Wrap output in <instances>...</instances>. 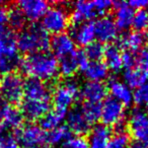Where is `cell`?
Returning <instances> with one entry per match:
<instances>
[{"label": "cell", "instance_id": "cell-30", "mask_svg": "<svg viewBox=\"0 0 148 148\" xmlns=\"http://www.w3.org/2000/svg\"><path fill=\"white\" fill-rule=\"evenodd\" d=\"M132 27L135 32L147 33L148 32V9H140L134 12Z\"/></svg>", "mask_w": 148, "mask_h": 148}, {"label": "cell", "instance_id": "cell-45", "mask_svg": "<svg viewBox=\"0 0 148 148\" xmlns=\"http://www.w3.org/2000/svg\"><path fill=\"white\" fill-rule=\"evenodd\" d=\"M146 107H147V110H148V103H146Z\"/></svg>", "mask_w": 148, "mask_h": 148}, {"label": "cell", "instance_id": "cell-1", "mask_svg": "<svg viewBox=\"0 0 148 148\" xmlns=\"http://www.w3.org/2000/svg\"><path fill=\"white\" fill-rule=\"evenodd\" d=\"M19 67L29 78L39 79L46 83L55 80L59 75L57 58L49 52L29 54L21 60Z\"/></svg>", "mask_w": 148, "mask_h": 148}, {"label": "cell", "instance_id": "cell-34", "mask_svg": "<svg viewBox=\"0 0 148 148\" xmlns=\"http://www.w3.org/2000/svg\"><path fill=\"white\" fill-rule=\"evenodd\" d=\"M105 49L106 47L103 46V44L95 41L85 47L84 53L89 61H101V58H103Z\"/></svg>", "mask_w": 148, "mask_h": 148}, {"label": "cell", "instance_id": "cell-36", "mask_svg": "<svg viewBox=\"0 0 148 148\" xmlns=\"http://www.w3.org/2000/svg\"><path fill=\"white\" fill-rule=\"evenodd\" d=\"M133 103L139 107L148 103V82L135 88V91L133 92Z\"/></svg>", "mask_w": 148, "mask_h": 148}, {"label": "cell", "instance_id": "cell-25", "mask_svg": "<svg viewBox=\"0 0 148 148\" xmlns=\"http://www.w3.org/2000/svg\"><path fill=\"white\" fill-rule=\"evenodd\" d=\"M103 58H105V63L109 70L117 73L123 69L122 52L119 46L113 45V44L107 46L105 49Z\"/></svg>", "mask_w": 148, "mask_h": 148}, {"label": "cell", "instance_id": "cell-2", "mask_svg": "<svg viewBox=\"0 0 148 148\" xmlns=\"http://www.w3.org/2000/svg\"><path fill=\"white\" fill-rule=\"evenodd\" d=\"M51 38L42 25L33 23L23 29L16 36L18 51L27 55L38 52H47L50 48Z\"/></svg>", "mask_w": 148, "mask_h": 148}, {"label": "cell", "instance_id": "cell-38", "mask_svg": "<svg viewBox=\"0 0 148 148\" xmlns=\"http://www.w3.org/2000/svg\"><path fill=\"white\" fill-rule=\"evenodd\" d=\"M122 64H123V68L125 70H129L136 67V64H137L136 54L129 51H126L124 53H122Z\"/></svg>", "mask_w": 148, "mask_h": 148}, {"label": "cell", "instance_id": "cell-33", "mask_svg": "<svg viewBox=\"0 0 148 148\" xmlns=\"http://www.w3.org/2000/svg\"><path fill=\"white\" fill-rule=\"evenodd\" d=\"M80 108L91 126L97 123L101 118V103H85L84 101V103L80 106Z\"/></svg>", "mask_w": 148, "mask_h": 148}, {"label": "cell", "instance_id": "cell-19", "mask_svg": "<svg viewBox=\"0 0 148 148\" xmlns=\"http://www.w3.org/2000/svg\"><path fill=\"white\" fill-rule=\"evenodd\" d=\"M112 130L110 127L99 124L93 126L88 132L87 144L88 148H108L112 138Z\"/></svg>", "mask_w": 148, "mask_h": 148}, {"label": "cell", "instance_id": "cell-23", "mask_svg": "<svg viewBox=\"0 0 148 148\" xmlns=\"http://www.w3.org/2000/svg\"><path fill=\"white\" fill-rule=\"evenodd\" d=\"M115 14L114 21L118 29L127 31L132 27V21L134 16V10L129 6L127 2H115Z\"/></svg>", "mask_w": 148, "mask_h": 148}, {"label": "cell", "instance_id": "cell-13", "mask_svg": "<svg viewBox=\"0 0 148 148\" xmlns=\"http://www.w3.org/2000/svg\"><path fill=\"white\" fill-rule=\"evenodd\" d=\"M66 122H67V128L70 130V132L76 134L77 136H82L88 133L92 127L87 121L80 106L72 108L69 112H67Z\"/></svg>", "mask_w": 148, "mask_h": 148}, {"label": "cell", "instance_id": "cell-31", "mask_svg": "<svg viewBox=\"0 0 148 148\" xmlns=\"http://www.w3.org/2000/svg\"><path fill=\"white\" fill-rule=\"evenodd\" d=\"M19 143L14 133L0 125V148H18Z\"/></svg>", "mask_w": 148, "mask_h": 148}, {"label": "cell", "instance_id": "cell-5", "mask_svg": "<svg viewBox=\"0 0 148 148\" xmlns=\"http://www.w3.org/2000/svg\"><path fill=\"white\" fill-rule=\"evenodd\" d=\"M126 110L121 103L114 99L113 97H106L101 105V118L103 125L110 127L114 126L117 131H125Z\"/></svg>", "mask_w": 148, "mask_h": 148}, {"label": "cell", "instance_id": "cell-37", "mask_svg": "<svg viewBox=\"0 0 148 148\" xmlns=\"http://www.w3.org/2000/svg\"><path fill=\"white\" fill-rule=\"evenodd\" d=\"M64 148H88L87 140L82 136H76L71 137L65 144L63 145Z\"/></svg>", "mask_w": 148, "mask_h": 148}, {"label": "cell", "instance_id": "cell-17", "mask_svg": "<svg viewBox=\"0 0 148 148\" xmlns=\"http://www.w3.org/2000/svg\"><path fill=\"white\" fill-rule=\"evenodd\" d=\"M108 87L103 82L86 81L80 86V97L85 103H99L107 97Z\"/></svg>", "mask_w": 148, "mask_h": 148}, {"label": "cell", "instance_id": "cell-18", "mask_svg": "<svg viewBox=\"0 0 148 148\" xmlns=\"http://www.w3.org/2000/svg\"><path fill=\"white\" fill-rule=\"evenodd\" d=\"M50 47L56 58H64L75 51V43L69 34H59L53 37L50 42Z\"/></svg>", "mask_w": 148, "mask_h": 148}, {"label": "cell", "instance_id": "cell-39", "mask_svg": "<svg viewBox=\"0 0 148 148\" xmlns=\"http://www.w3.org/2000/svg\"><path fill=\"white\" fill-rule=\"evenodd\" d=\"M136 61L139 67H148V45L142 48L136 55Z\"/></svg>", "mask_w": 148, "mask_h": 148}, {"label": "cell", "instance_id": "cell-3", "mask_svg": "<svg viewBox=\"0 0 148 148\" xmlns=\"http://www.w3.org/2000/svg\"><path fill=\"white\" fill-rule=\"evenodd\" d=\"M113 3L109 0L95 1H77L73 3L71 18L75 23L90 21L92 18L105 16L111 9Z\"/></svg>", "mask_w": 148, "mask_h": 148}, {"label": "cell", "instance_id": "cell-40", "mask_svg": "<svg viewBox=\"0 0 148 148\" xmlns=\"http://www.w3.org/2000/svg\"><path fill=\"white\" fill-rule=\"evenodd\" d=\"M129 6L132 9H136V10H140V9H146L148 6V1L147 0H132L128 2Z\"/></svg>", "mask_w": 148, "mask_h": 148}, {"label": "cell", "instance_id": "cell-10", "mask_svg": "<svg viewBox=\"0 0 148 148\" xmlns=\"http://www.w3.org/2000/svg\"><path fill=\"white\" fill-rule=\"evenodd\" d=\"M89 60L87 59L84 51L82 50H75L69 56H66L60 59L58 62V69L59 74L65 78H71L76 73L78 69H82Z\"/></svg>", "mask_w": 148, "mask_h": 148}, {"label": "cell", "instance_id": "cell-43", "mask_svg": "<svg viewBox=\"0 0 148 148\" xmlns=\"http://www.w3.org/2000/svg\"><path fill=\"white\" fill-rule=\"evenodd\" d=\"M2 99V93H1V89H0V101Z\"/></svg>", "mask_w": 148, "mask_h": 148}, {"label": "cell", "instance_id": "cell-22", "mask_svg": "<svg viewBox=\"0 0 148 148\" xmlns=\"http://www.w3.org/2000/svg\"><path fill=\"white\" fill-rule=\"evenodd\" d=\"M1 113H2V118H1L0 125L4 128L9 130H17L23 126V116L21 110L14 105L4 106L3 108H1Z\"/></svg>", "mask_w": 148, "mask_h": 148}, {"label": "cell", "instance_id": "cell-20", "mask_svg": "<svg viewBox=\"0 0 148 148\" xmlns=\"http://www.w3.org/2000/svg\"><path fill=\"white\" fill-rule=\"evenodd\" d=\"M148 45V32L147 33H140V32H131V33L124 34L119 38V47L126 49V51L139 52L142 48Z\"/></svg>", "mask_w": 148, "mask_h": 148}, {"label": "cell", "instance_id": "cell-44", "mask_svg": "<svg viewBox=\"0 0 148 148\" xmlns=\"http://www.w3.org/2000/svg\"><path fill=\"white\" fill-rule=\"evenodd\" d=\"M1 56H2V53H1V50H0V57H1Z\"/></svg>", "mask_w": 148, "mask_h": 148}, {"label": "cell", "instance_id": "cell-41", "mask_svg": "<svg viewBox=\"0 0 148 148\" xmlns=\"http://www.w3.org/2000/svg\"><path fill=\"white\" fill-rule=\"evenodd\" d=\"M128 148H148V143L143 142V141L134 140L133 142H130Z\"/></svg>", "mask_w": 148, "mask_h": 148}, {"label": "cell", "instance_id": "cell-35", "mask_svg": "<svg viewBox=\"0 0 148 148\" xmlns=\"http://www.w3.org/2000/svg\"><path fill=\"white\" fill-rule=\"evenodd\" d=\"M130 144V136L126 131H117L112 135L108 148H128Z\"/></svg>", "mask_w": 148, "mask_h": 148}, {"label": "cell", "instance_id": "cell-15", "mask_svg": "<svg viewBox=\"0 0 148 148\" xmlns=\"http://www.w3.org/2000/svg\"><path fill=\"white\" fill-rule=\"evenodd\" d=\"M51 108V101H31L23 99L21 101V112L23 118H27L31 122L41 120Z\"/></svg>", "mask_w": 148, "mask_h": 148}, {"label": "cell", "instance_id": "cell-28", "mask_svg": "<svg viewBox=\"0 0 148 148\" xmlns=\"http://www.w3.org/2000/svg\"><path fill=\"white\" fill-rule=\"evenodd\" d=\"M72 137V133L67 128V126H60L56 129L49 131L47 133L46 143L52 146L64 145L70 138Z\"/></svg>", "mask_w": 148, "mask_h": 148}, {"label": "cell", "instance_id": "cell-21", "mask_svg": "<svg viewBox=\"0 0 148 148\" xmlns=\"http://www.w3.org/2000/svg\"><path fill=\"white\" fill-rule=\"evenodd\" d=\"M109 91L111 97L121 103L124 107H129L133 103V91L122 80L112 78L109 82Z\"/></svg>", "mask_w": 148, "mask_h": 148}, {"label": "cell", "instance_id": "cell-12", "mask_svg": "<svg viewBox=\"0 0 148 148\" xmlns=\"http://www.w3.org/2000/svg\"><path fill=\"white\" fill-rule=\"evenodd\" d=\"M93 25H95V39H97V42L99 43H111L118 38L119 29L113 17L108 16V15L99 17L93 23Z\"/></svg>", "mask_w": 148, "mask_h": 148}, {"label": "cell", "instance_id": "cell-6", "mask_svg": "<svg viewBox=\"0 0 148 148\" xmlns=\"http://www.w3.org/2000/svg\"><path fill=\"white\" fill-rule=\"evenodd\" d=\"M69 23V13L62 3L49 7L42 18V27L47 31L48 34H54L55 36L63 34L68 29Z\"/></svg>", "mask_w": 148, "mask_h": 148}, {"label": "cell", "instance_id": "cell-24", "mask_svg": "<svg viewBox=\"0 0 148 148\" xmlns=\"http://www.w3.org/2000/svg\"><path fill=\"white\" fill-rule=\"evenodd\" d=\"M83 75L87 81H97L103 82L109 76V71L105 62L101 61H88V63L81 69Z\"/></svg>", "mask_w": 148, "mask_h": 148}, {"label": "cell", "instance_id": "cell-42", "mask_svg": "<svg viewBox=\"0 0 148 148\" xmlns=\"http://www.w3.org/2000/svg\"><path fill=\"white\" fill-rule=\"evenodd\" d=\"M1 118H2V113H1V107H0V123H1Z\"/></svg>", "mask_w": 148, "mask_h": 148}, {"label": "cell", "instance_id": "cell-26", "mask_svg": "<svg viewBox=\"0 0 148 148\" xmlns=\"http://www.w3.org/2000/svg\"><path fill=\"white\" fill-rule=\"evenodd\" d=\"M67 111L59 110L54 108L53 110H50L45 116L41 119V127L44 130L52 131L56 128L62 126V123L66 120Z\"/></svg>", "mask_w": 148, "mask_h": 148}, {"label": "cell", "instance_id": "cell-32", "mask_svg": "<svg viewBox=\"0 0 148 148\" xmlns=\"http://www.w3.org/2000/svg\"><path fill=\"white\" fill-rule=\"evenodd\" d=\"M21 57L19 55L16 56H1L0 57V73L3 75L7 73L14 72L21 64Z\"/></svg>", "mask_w": 148, "mask_h": 148}, {"label": "cell", "instance_id": "cell-11", "mask_svg": "<svg viewBox=\"0 0 148 148\" xmlns=\"http://www.w3.org/2000/svg\"><path fill=\"white\" fill-rule=\"evenodd\" d=\"M23 99H31V101H51L52 90L49 85L44 81L35 78H29L27 81H25Z\"/></svg>", "mask_w": 148, "mask_h": 148}, {"label": "cell", "instance_id": "cell-14", "mask_svg": "<svg viewBox=\"0 0 148 148\" xmlns=\"http://www.w3.org/2000/svg\"><path fill=\"white\" fill-rule=\"evenodd\" d=\"M70 36L74 43L82 47H86L89 44L93 43L95 40V25L93 21L75 23L70 29Z\"/></svg>", "mask_w": 148, "mask_h": 148}, {"label": "cell", "instance_id": "cell-4", "mask_svg": "<svg viewBox=\"0 0 148 148\" xmlns=\"http://www.w3.org/2000/svg\"><path fill=\"white\" fill-rule=\"evenodd\" d=\"M80 97V85L75 79L69 78L57 85L52 92V101L56 109L67 111Z\"/></svg>", "mask_w": 148, "mask_h": 148}, {"label": "cell", "instance_id": "cell-9", "mask_svg": "<svg viewBox=\"0 0 148 148\" xmlns=\"http://www.w3.org/2000/svg\"><path fill=\"white\" fill-rule=\"evenodd\" d=\"M128 128L132 137L138 141L148 143V113L140 108L131 112L128 119Z\"/></svg>", "mask_w": 148, "mask_h": 148}, {"label": "cell", "instance_id": "cell-16", "mask_svg": "<svg viewBox=\"0 0 148 148\" xmlns=\"http://www.w3.org/2000/svg\"><path fill=\"white\" fill-rule=\"evenodd\" d=\"M17 7L23 13L25 19L38 21L46 14L49 9V3L44 0H23L17 3Z\"/></svg>", "mask_w": 148, "mask_h": 148}, {"label": "cell", "instance_id": "cell-8", "mask_svg": "<svg viewBox=\"0 0 148 148\" xmlns=\"http://www.w3.org/2000/svg\"><path fill=\"white\" fill-rule=\"evenodd\" d=\"M18 143L25 146V148H38L46 143L47 133L40 125L29 123L21 126L19 129L15 130Z\"/></svg>", "mask_w": 148, "mask_h": 148}, {"label": "cell", "instance_id": "cell-7", "mask_svg": "<svg viewBox=\"0 0 148 148\" xmlns=\"http://www.w3.org/2000/svg\"><path fill=\"white\" fill-rule=\"evenodd\" d=\"M23 86L25 80L21 74L16 72L4 74L0 78V89L2 97L9 103V105H15L23 101Z\"/></svg>", "mask_w": 148, "mask_h": 148}, {"label": "cell", "instance_id": "cell-29", "mask_svg": "<svg viewBox=\"0 0 148 148\" xmlns=\"http://www.w3.org/2000/svg\"><path fill=\"white\" fill-rule=\"evenodd\" d=\"M25 15L17 6H12L7 10V23L11 31H21L25 29Z\"/></svg>", "mask_w": 148, "mask_h": 148}, {"label": "cell", "instance_id": "cell-27", "mask_svg": "<svg viewBox=\"0 0 148 148\" xmlns=\"http://www.w3.org/2000/svg\"><path fill=\"white\" fill-rule=\"evenodd\" d=\"M123 82L126 83L130 88H137L144 83L148 82V77L139 66L125 70L123 73Z\"/></svg>", "mask_w": 148, "mask_h": 148}]
</instances>
